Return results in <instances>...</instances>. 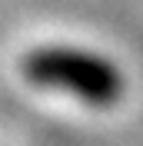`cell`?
Wrapping results in <instances>:
<instances>
[{
  "instance_id": "obj_1",
  "label": "cell",
  "mask_w": 143,
  "mask_h": 146,
  "mask_svg": "<svg viewBox=\"0 0 143 146\" xmlns=\"http://www.w3.org/2000/svg\"><path fill=\"white\" fill-rule=\"evenodd\" d=\"M23 76L40 90H60L93 106H110L123 93V76L107 56L80 46H37L20 63Z\"/></svg>"
}]
</instances>
